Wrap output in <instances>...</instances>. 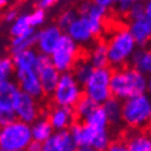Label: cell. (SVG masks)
<instances>
[{"label": "cell", "mask_w": 151, "mask_h": 151, "mask_svg": "<svg viewBox=\"0 0 151 151\" xmlns=\"http://www.w3.org/2000/svg\"><path fill=\"white\" fill-rule=\"evenodd\" d=\"M148 125L151 127V114H150V118H149V124H148Z\"/></svg>", "instance_id": "46"}, {"label": "cell", "mask_w": 151, "mask_h": 151, "mask_svg": "<svg viewBox=\"0 0 151 151\" xmlns=\"http://www.w3.org/2000/svg\"><path fill=\"white\" fill-rule=\"evenodd\" d=\"M36 71H37L38 77H40V81H41L42 88H43L44 95L50 96L53 94L57 83H58L61 72L58 71L53 66V64L47 65V66L41 68L40 70H36Z\"/></svg>", "instance_id": "17"}, {"label": "cell", "mask_w": 151, "mask_h": 151, "mask_svg": "<svg viewBox=\"0 0 151 151\" xmlns=\"http://www.w3.org/2000/svg\"><path fill=\"white\" fill-rule=\"evenodd\" d=\"M13 77H14V81L21 91L37 100L44 95L40 77L34 68L15 69Z\"/></svg>", "instance_id": "10"}, {"label": "cell", "mask_w": 151, "mask_h": 151, "mask_svg": "<svg viewBox=\"0 0 151 151\" xmlns=\"http://www.w3.org/2000/svg\"><path fill=\"white\" fill-rule=\"evenodd\" d=\"M128 64L145 76H151V46L137 47Z\"/></svg>", "instance_id": "16"}, {"label": "cell", "mask_w": 151, "mask_h": 151, "mask_svg": "<svg viewBox=\"0 0 151 151\" xmlns=\"http://www.w3.org/2000/svg\"><path fill=\"white\" fill-rule=\"evenodd\" d=\"M94 70V67L92 66L88 58H81L79 57V59L76 61L75 66L72 67L71 72L76 80L79 82L83 87V84L87 82L88 79L90 78V76L92 75V72Z\"/></svg>", "instance_id": "25"}, {"label": "cell", "mask_w": 151, "mask_h": 151, "mask_svg": "<svg viewBox=\"0 0 151 151\" xmlns=\"http://www.w3.org/2000/svg\"><path fill=\"white\" fill-rule=\"evenodd\" d=\"M92 2H94L95 4H99V6H101V7L109 10L111 8H113L116 0H92Z\"/></svg>", "instance_id": "39"}, {"label": "cell", "mask_w": 151, "mask_h": 151, "mask_svg": "<svg viewBox=\"0 0 151 151\" xmlns=\"http://www.w3.org/2000/svg\"><path fill=\"white\" fill-rule=\"evenodd\" d=\"M132 2L128 0H116V2L114 4L113 8L117 14L121 15H127L129 9L132 7Z\"/></svg>", "instance_id": "35"}, {"label": "cell", "mask_w": 151, "mask_h": 151, "mask_svg": "<svg viewBox=\"0 0 151 151\" xmlns=\"http://www.w3.org/2000/svg\"><path fill=\"white\" fill-rule=\"evenodd\" d=\"M65 33L68 34L79 46L89 45L94 38L87 15H78Z\"/></svg>", "instance_id": "11"}, {"label": "cell", "mask_w": 151, "mask_h": 151, "mask_svg": "<svg viewBox=\"0 0 151 151\" xmlns=\"http://www.w3.org/2000/svg\"><path fill=\"white\" fill-rule=\"evenodd\" d=\"M128 31L134 37L138 47L149 45L151 37V18L145 15L139 20L129 21Z\"/></svg>", "instance_id": "14"}, {"label": "cell", "mask_w": 151, "mask_h": 151, "mask_svg": "<svg viewBox=\"0 0 151 151\" xmlns=\"http://www.w3.org/2000/svg\"><path fill=\"white\" fill-rule=\"evenodd\" d=\"M145 4L142 1H138V2H134L132 7L129 9L128 13H127V18L129 21H134V20H139L145 17Z\"/></svg>", "instance_id": "33"}, {"label": "cell", "mask_w": 151, "mask_h": 151, "mask_svg": "<svg viewBox=\"0 0 151 151\" xmlns=\"http://www.w3.org/2000/svg\"><path fill=\"white\" fill-rule=\"evenodd\" d=\"M78 12L77 10H73V9H68V10H66L59 15V18L57 20V25L59 27L63 32H66V30L69 27V25L73 22V20L78 17Z\"/></svg>", "instance_id": "31"}, {"label": "cell", "mask_w": 151, "mask_h": 151, "mask_svg": "<svg viewBox=\"0 0 151 151\" xmlns=\"http://www.w3.org/2000/svg\"><path fill=\"white\" fill-rule=\"evenodd\" d=\"M38 52L36 49L27 48L21 50L19 53L12 55V61L14 64L15 69H30L34 68L35 61L37 58Z\"/></svg>", "instance_id": "24"}, {"label": "cell", "mask_w": 151, "mask_h": 151, "mask_svg": "<svg viewBox=\"0 0 151 151\" xmlns=\"http://www.w3.org/2000/svg\"><path fill=\"white\" fill-rule=\"evenodd\" d=\"M27 150H30V151H40V150H42V144H41V142H38V141L32 140V141H31V144L29 145Z\"/></svg>", "instance_id": "41"}, {"label": "cell", "mask_w": 151, "mask_h": 151, "mask_svg": "<svg viewBox=\"0 0 151 151\" xmlns=\"http://www.w3.org/2000/svg\"><path fill=\"white\" fill-rule=\"evenodd\" d=\"M17 119L12 99L0 98V127Z\"/></svg>", "instance_id": "28"}, {"label": "cell", "mask_w": 151, "mask_h": 151, "mask_svg": "<svg viewBox=\"0 0 151 151\" xmlns=\"http://www.w3.org/2000/svg\"><path fill=\"white\" fill-rule=\"evenodd\" d=\"M149 45L151 46V37H150V42H149Z\"/></svg>", "instance_id": "47"}, {"label": "cell", "mask_w": 151, "mask_h": 151, "mask_svg": "<svg viewBox=\"0 0 151 151\" xmlns=\"http://www.w3.org/2000/svg\"><path fill=\"white\" fill-rule=\"evenodd\" d=\"M88 59L94 68H101V67L109 66L106 42H96L94 45L91 47Z\"/></svg>", "instance_id": "23"}, {"label": "cell", "mask_w": 151, "mask_h": 151, "mask_svg": "<svg viewBox=\"0 0 151 151\" xmlns=\"http://www.w3.org/2000/svg\"><path fill=\"white\" fill-rule=\"evenodd\" d=\"M112 71L110 66L94 68L90 78L83 84V94L92 99L99 105H102L112 96L110 87Z\"/></svg>", "instance_id": "6"}, {"label": "cell", "mask_w": 151, "mask_h": 151, "mask_svg": "<svg viewBox=\"0 0 151 151\" xmlns=\"http://www.w3.org/2000/svg\"><path fill=\"white\" fill-rule=\"evenodd\" d=\"M45 11L43 8L38 7L37 9H35L34 11L30 13V22L32 27H41L43 23L45 22Z\"/></svg>", "instance_id": "34"}, {"label": "cell", "mask_w": 151, "mask_h": 151, "mask_svg": "<svg viewBox=\"0 0 151 151\" xmlns=\"http://www.w3.org/2000/svg\"><path fill=\"white\" fill-rule=\"evenodd\" d=\"M107 150L111 151H127V147L125 141H121V140H116V141H111L109 149Z\"/></svg>", "instance_id": "37"}, {"label": "cell", "mask_w": 151, "mask_h": 151, "mask_svg": "<svg viewBox=\"0 0 151 151\" xmlns=\"http://www.w3.org/2000/svg\"><path fill=\"white\" fill-rule=\"evenodd\" d=\"M43 151H75L77 150L69 129L55 130L48 139L42 144Z\"/></svg>", "instance_id": "13"}, {"label": "cell", "mask_w": 151, "mask_h": 151, "mask_svg": "<svg viewBox=\"0 0 151 151\" xmlns=\"http://www.w3.org/2000/svg\"><path fill=\"white\" fill-rule=\"evenodd\" d=\"M18 11L15 9H10L4 13V21L8 23H12L17 18H18Z\"/></svg>", "instance_id": "38"}, {"label": "cell", "mask_w": 151, "mask_h": 151, "mask_svg": "<svg viewBox=\"0 0 151 151\" xmlns=\"http://www.w3.org/2000/svg\"><path fill=\"white\" fill-rule=\"evenodd\" d=\"M32 29L30 22V14H21L18 15V18L11 23L10 27V34L12 37L14 36H19V35L25 33L27 31Z\"/></svg>", "instance_id": "29"}, {"label": "cell", "mask_w": 151, "mask_h": 151, "mask_svg": "<svg viewBox=\"0 0 151 151\" xmlns=\"http://www.w3.org/2000/svg\"><path fill=\"white\" fill-rule=\"evenodd\" d=\"M83 95V88L71 71L61 72L58 83L50 95L56 105L73 107Z\"/></svg>", "instance_id": "7"}, {"label": "cell", "mask_w": 151, "mask_h": 151, "mask_svg": "<svg viewBox=\"0 0 151 151\" xmlns=\"http://www.w3.org/2000/svg\"><path fill=\"white\" fill-rule=\"evenodd\" d=\"M146 93L151 98V76H149L147 78V91H146Z\"/></svg>", "instance_id": "43"}, {"label": "cell", "mask_w": 151, "mask_h": 151, "mask_svg": "<svg viewBox=\"0 0 151 151\" xmlns=\"http://www.w3.org/2000/svg\"><path fill=\"white\" fill-rule=\"evenodd\" d=\"M107 9L92 2L90 10L87 13V18L90 22V27L94 37H98L103 33L105 27V18Z\"/></svg>", "instance_id": "18"}, {"label": "cell", "mask_w": 151, "mask_h": 151, "mask_svg": "<svg viewBox=\"0 0 151 151\" xmlns=\"http://www.w3.org/2000/svg\"><path fill=\"white\" fill-rule=\"evenodd\" d=\"M63 33L64 32L59 29L58 25H49L38 31L36 45H35L37 47L38 53L50 55L54 49L56 48Z\"/></svg>", "instance_id": "12"}, {"label": "cell", "mask_w": 151, "mask_h": 151, "mask_svg": "<svg viewBox=\"0 0 151 151\" xmlns=\"http://www.w3.org/2000/svg\"><path fill=\"white\" fill-rule=\"evenodd\" d=\"M102 109L105 112L107 121L112 126H119L123 123V116H122V101L119 99L111 96L109 100H106L103 103Z\"/></svg>", "instance_id": "22"}, {"label": "cell", "mask_w": 151, "mask_h": 151, "mask_svg": "<svg viewBox=\"0 0 151 151\" xmlns=\"http://www.w3.org/2000/svg\"><path fill=\"white\" fill-rule=\"evenodd\" d=\"M33 140L31 124L14 119L0 127V151H24Z\"/></svg>", "instance_id": "5"}, {"label": "cell", "mask_w": 151, "mask_h": 151, "mask_svg": "<svg viewBox=\"0 0 151 151\" xmlns=\"http://www.w3.org/2000/svg\"><path fill=\"white\" fill-rule=\"evenodd\" d=\"M19 90V87L14 80L9 79L0 81V98L13 99L14 94Z\"/></svg>", "instance_id": "32"}, {"label": "cell", "mask_w": 151, "mask_h": 151, "mask_svg": "<svg viewBox=\"0 0 151 151\" xmlns=\"http://www.w3.org/2000/svg\"><path fill=\"white\" fill-rule=\"evenodd\" d=\"M83 123H86L89 125L90 127L93 129L98 130V132H102V130H107L110 127V123L107 121V117L105 115V112L102 109V106L99 105L89 116L83 121Z\"/></svg>", "instance_id": "26"}, {"label": "cell", "mask_w": 151, "mask_h": 151, "mask_svg": "<svg viewBox=\"0 0 151 151\" xmlns=\"http://www.w3.org/2000/svg\"><path fill=\"white\" fill-rule=\"evenodd\" d=\"M31 132H32V138L35 141H38L43 144L44 141L48 139L52 136L55 130L49 122L48 117H40L38 116L32 124H31Z\"/></svg>", "instance_id": "20"}, {"label": "cell", "mask_w": 151, "mask_h": 151, "mask_svg": "<svg viewBox=\"0 0 151 151\" xmlns=\"http://www.w3.org/2000/svg\"><path fill=\"white\" fill-rule=\"evenodd\" d=\"M144 4H145V13H146L145 15L151 18V0H146Z\"/></svg>", "instance_id": "42"}, {"label": "cell", "mask_w": 151, "mask_h": 151, "mask_svg": "<svg viewBox=\"0 0 151 151\" xmlns=\"http://www.w3.org/2000/svg\"><path fill=\"white\" fill-rule=\"evenodd\" d=\"M52 64L59 72L71 71L80 57L79 45L68 34L63 33L56 48L49 55Z\"/></svg>", "instance_id": "8"}, {"label": "cell", "mask_w": 151, "mask_h": 151, "mask_svg": "<svg viewBox=\"0 0 151 151\" xmlns=\"http://www.w3.org/2000/svg\"><path fill=\"white\" fill-rule=\"evenodd\" d=\"M129 151H151V132H132L125 139Z\"/></svg>", "instance_id": "19"}, {"label": "cell", "mask_w": 151, "mask_h": 151, "mask_svg": "<svg viewBox=\"0 0 151 151\" xmlns=\"http://www.w3.org/2000/svg\"><path fill=\"white\" fill-rule=\"evenodd\" d=\"M77 150L81 151H104L109 149L111 135L109 129L98 132L86 123L75 122L69 127Z\"/></svg>", "instance_id": "3"}, {"label": "cell", "mask_w": 151, "mask_h": 151, "mask_svg": "<svg viewBox=\"0 0 151 151\" xmlns=\"http://www.w3.org/2000/svg\"><path fill=\"white\" fill-rule=\"evenodd\" d=\"M106 45L109 66L115 69L128 64L132 55L138 47L127 27H122L113 32Z\"/></svg>", "instance_id": "2"}, {"label": "cell", "mask_w": 151, "mask_h": 151, "mask_svg": "<svg viewBox=\"0 0 151 151\" xmlns=\"http://www.w3.org/2000/svg\"><path fill=\"white\" fill-rule=\"evenodd\" d=\"M57 1H59V0H40L38 1V7L43 8V9L49 8L50 6H53L54 4H56Z\"/></svg>", "instance_id": "40"}, {"label": "cell", "mask_w": 151, "mask_h": 151, "mask_svg": "<svg viewBox=\"0 0 151 151\" xmlns=\"http://www.w3.org/2000/svg\"><path fill=\"white\" fill-rule=\"evenodd\" d=\"M36 38H37V32L34 27L30 29L25 33L12 37L11 44H10V50L11 54L19 53L21 50L27 48H33L36 45Z\"/></svg>", "instance_id": "21"}, {"label": "cell", "mask_w": 151, "mask_h": 151, "mask_svg": "<svg viewBox=\"0 0 151 151\" xmlns=\"http://www.w3.org/2000/svg\"><path fill=\"white\" fill-rule=\"evenodd\" d=\"M15 67L12 61V58H9V57L0 58V81L12 79Z\"/></svg>", "instance_id": "30"}, {"label": "cell", "mask_w": 151, "mask_h": 151, "mask_svg": "<svg viewBox=\"0 0 151 151\" xmlns=\"http://www.w3.org/2000/svg\"><path fill=\"white\" fill-rule=\"evenodd\" d=\"M48 119L53 126L54 130L69 129L72 123L76 122V114L73 107L56 105L50 111Z\"/></svg>", "instance_id": "15"}, {"label": "cell", "mask_w": 151, "mask_h": 151, "mask_svg": "<svg viewBox=\"0 0 151 151\" xmlns=\"http://www.w3.org/2000/svg\"><path fill=\"white\" fill-rule=\"evenodd\" d=\"M128 1H130L132 4H134V2H138V1H142V0H128Z\"/></svg>", "instance_id": "45"}, {"label": "cell", "mask_w": 151, "mask_h": 151, "mask_svg": "<svg viewBox=\"0 0 151 151\" xmlns=\"http://www.w3.org/2000/svg\"><path fill=\"white\" fill-rule=\"evenodd\" d=\"M98 106V103H95L92 99L83 94L82 98L80 99L79 101L77 102V104L73 106L76 118H78L79 121H84Z\"/></svg>", "instance_id": "27"}, {"label": "cell", "mask_w": 151, "mask_h": 151, "mask_svg": "<svg viewBox=\"0 0 151 151\" xmlns=\"http://www.w3.org/2000/svg\"><path fill=\"white\" fill-rule=\"evenodd\" d=\"M13 110L17 119L32 124L40 116L37 99L31 96L25 92L19 90L12 99Z\"/></svg>", "instance_id": "9"}, {"label": "cell", "mask_w": 151, "mask_h": 151, "mask_svg": "<svg viewBox=\"0 0 151 151\" xmlns=\"http://www.w3.org/2000/svg\"><path fill=\"white\" fill-rule=\"evenodd\" d=\"M147 76L138 71L134 67L123 66L112 71L111 77V93L112 96L124 101L126 99L147 91Z\"/></svg>", "instance_id": "1"}, {"label": "cell", "mask_w": 151, "mask_h": 151, "mask_svg": "<svg viewBox=\"0 0 151 151\" xmlns=\"http://www.w3.org/2000/svg\"><path fill=\"white\" fill-rule=\"evenodd\" d=\"M92 4V0H82L80 2L79 7H78V14L79 15H87L88 11L90 10V7Z\"/></svg>", "instance_id": "36"}, {"label": "cell", "mask_w": 151, "mask_h": 151, "mask_svg": "<svg viewBox=\"0 0 151 151\" xmlns=\"http://www.w3.org/2000/svg\"><path fill=\"white\" fill-rule=\"evenodd\" d=\"M151 98L147 93L138 94L122 101L123 123L132 129H140L149 124Z\"/></svg>", "instance_id": "4"}, {"label": "cell", "mask_w": 151, "mask_h": 151, "mask_svg": "<svg viewBox=\"0 0 151 151\" xmlns=\"http://www.w3.org/2000/svg\"><path fill=\"white\" fill-rule=\"evenodd\" d=\"M12 0H0V9L1 8L6 7V6H8V4L11 2Z\"/></svg>", "instance_id": "44"}]
</instances>
